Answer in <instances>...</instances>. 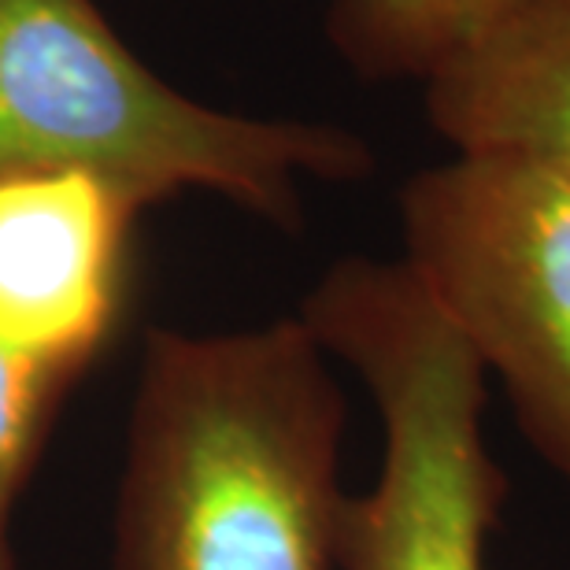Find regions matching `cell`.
<instances>
[{"instance_id": "6da1fadb", "label": "cell", "mask_w": 570, "mask_h": 570, "mask_svg": "<svg viewBox=\"0 0 570 570\" xmlns=\"http://www.w3.org/2000/svg\"><path fill=\"white\" fill-rule=\"evenodd\" d=\"M301 318L153 330L127 419L111 570H341L345 396Z\"/></svg>"}, {"instance_id": "7a4b0ae2", "label": "cell", "mask_w": 570, "mask_h": 570, "mask_svg": "<svg viewBox=\"0 0 570 570\" xmlns=\"http://www.w3.org/2000/svg\"><path fill=\"white\" fill-rule=\"evenodd\" d=\"M371 145L345 127L212 108L159 78L97 0H0V178L82 170L138 204L215 193L278 230L307 181H360Z\"/></svg>"}, {"instance_id": "3957f363", "label": "cell", "mask_w": 570, "mask_h": 570, "mask_svg": "<svg viewBox=\"0 0 570 570\" xmlns=\"http://www.w3.org/2000/svg\"><path fill=\"white\" fill-rule=\"evenodd\" d=\"M296 318L363 382L379 412V474L348 493L341 570H485L508 500L485 438L489 374L404 259L345 256Z\"/></svg>"}, {"instance_id": "277c9868", "label": "cell", "mask_w": 570, "mask_h": 570, "mask_svg": "<svg viewBox=\"0 0 570 570\" xmlns=\"http://www.w3.org/2000/svg\"><path fill=\"white\" fill-rule=\"evenodd\" d=\"M401 234V259L570 485V181L452 153L404 181Z\"/></svg>"}, {"instance_id": "5b68a950", "label": "cell", "mask_w": 570, "mask_h": 570, "mask_svg": "<svg viewBox=\"0 0 570 570\" xmlns=\"http://www.w3.org/2000/svg\"><path fill=\"white\" fill-rule=\"evenodd\" d=\"M141 208L82 170L0 178V345L78 379L127 312Z\"/></svg>"}, {"instance_id": "8992f818", "label": "cell", "mask_w": 570, "mask_h": 570, "mask_svg": "<svg viewBox=\"0 0 570 570\" xmlns=\"http://www.w3.org/2000/svg\"><path fill=\"white\" fill-rule=\"evenodd\" d=\"M423 100L452 153L522 159L570 181V0H515L426 78Z\"/></svg>"}, {"instance_id": "52a82bcc", "label": "cell", "mask_w": 570, "mask_h": 570, "mask_svg": "<svg viewBox=\"0 0 570 570\" xmlns=\"http://www.w3.org/2000/svg\"><path fill=\"white\" fill-rule=\"evenodd\" d=\"M515 0H330L326 38L374 82H426L485 38Z\"/></svg>"}, {"instance_id": "ba28073f", "label": "cell", "mask_w": 570, "mask_h": 570, "mask_svg": "<svg viewBox=\"0 0 570 570\" xmlns=\"http://www.w3.org/2000/svg\"><path fill=\"white\" fill-rule=\"evenodd\" d=\"M71 379L0 345V508L19 500Z\"/></svg>"}, {"instance_id": "9c48e42d", "label": "cell", "mask_w": 570, "mask_h": 570, "mask_svg": "<svg viewBox=\"0 0 570 570\" xmlns=\"http://www.w3.org/2000/svg\"><path fill=\"white\" fill-rule=\"evenodd\" d=\"M8 508H0V570H16L11 567V544H8Z\"/></svg>"}]
</instances>
